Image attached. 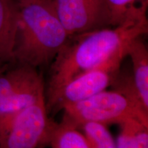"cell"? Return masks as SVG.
Masks as SVG:
<instances>
[{
	"label": "cell",
	"instance_id": "6da1fadb",
	"mask_svg": "<svg viewBox=\"0 0 148 148\" xmlns=\"http://www.w3.org/2000/svg\"><path fill=\"white\" fill-rule=\"evenodd\" d=\"M147 2L133 9L123 23L70 36L52 62L47 92L91 70L119 69L133 40L147 32Z\"/></svg>",
	"mask_w": 148,
	"mask_h": 148
},
{
	"label": "cell",
	"instance_id": "7a4b0ae2",
	"mask_svg": "<svg viewBox=\"0 0 148 148\" xmlns=\"http://www.w3.org/2000/svg\"><path fill=\"white\" fill-rule=\"evenodd\" d=\"M51 1L18 6L14 59L38 69L52 63L69 40Z\"/></svg>",
	"mask_w": 148,
	"mask_h": 148
},
{
	"label": "cell",
	"instance_id": "3957f363",
	"mask_svg": "<svg viewBox=\"0 0 148 148\" xmlns=\"http://www.w3.org/2000/svg\"><path fill=\"white\" fill-rule=\"evenodd\" d=\"M42 78L36 68L11 62L0 69V136L25 107L45 98Z\"/></svg>",
	"mask_w": 148,
	"mask_h": 148
},
{
	"label": "cell",
	"instance_id": "277c9868",
	"mask_svg": "<svg viewBox=\"0 0 148 148\" xmlns=\"http://www.w3.org/2000/svg\"><path fill=\"white\" fill-rule=\"evenodd\" d=\"M63 120L77 128L86 122L102 124L135 118L148 124V114L115 90H103L88 99L64 106Z\"/></svg>",
	"mask_w": 148,
	"mask_h": 148
},
{
	"label": "cell",
	"instance_id": "5b68a950",
	"mask_svg": "<svg viewBox=\"0 0 148 148\" xmlns=\"http://www.w3.org/2000/svg\"><path fill=\"white\" fill-rule=\"evenodd\" d=\"M45 97L25 107L15 116L0 148H38L49 143L53 122L48 119Z\"/></svg>",
	"mask_w": 148,
	"mask_h": 148
},
{
	"label": "cell",
	"instance_id": "8992f818",
	"mask_svg": "<svg viewBox=\"0 0 148 148\" xmlns=\"http://www.w3.org/2000/svg\"><path fill=\"white\" fill-rule=\"evenodd\" d=\"M69 36L110 26L105 0H51Z\"/></svg>",
	"mask_w": 148,
	"mask_h": 148
},
{
	"label": "cell",
	"instance_id": "52a82bcc",
	"mask_svg": "<svg viewBox=\"0 0 148 148\" xmlns=\"http://www.w3.org/2000/svg\"><path fill=\"white\" fill-rule=\"evenodd\" d=\"M118 70L100 68L85 72L47 92V108H63L67 105L88 99L105 90L111 84Z\"/></svg>",
	"mask_w": 148,
	"mask_h": 148
},
{
	"label": "cell",
	"instance_id": "ba28073f",
	"mask_svg": "<svg viewBox=\"0 0 148 148\" xmlns=\"http://www.w3.org/2000/svg\"><path fill=\"white\" fill-rule=\"evenodd\" d=\"M18 6L13 0H0V69L14 62Z\"/></svg>",
	"mask_w": 148,
	"mask_h": 148
},
{
	"label": "cell",
	"instance_id": "9c48e42d",
	"mask_svg": "<svg viewBox=\"0 0 148 148\" xmlns=\"http://www.w3.org/2000/svg\"><path fill=\"white\" fill-rule=\"evenodd\" d=\"M140 37L130 44L127 56L132 64V78L140 99L148 110V51Z\"/></svg>",
	"mask_w": 148,
	"mask_h": 148
},
{
	"label": "cell",
	"instance_id": "30bf717a",
	"mask_svg": "<svg viewBox=\"0 0 148 148\" xmlns=\"http://www.w3.org/2000/svg\"><path fill=\"white\" fill-rule=\"evenodd\" d=\"M71 123H53L49 138L52 148H91L88 138Z\"/></svg>",
	"mask_w": 148,
	"mask_h": 148
},
{
	"label": "cell",
	"instance_id": "8fae6325",
	"mask_svg": "<svg viewBox=\"0 0 148 148\" xmlns=\"http://www.w3.org/2000/svg\"><path fill=\"white\" fill-rule=\"evenodd\" d=\"M119 125L116 148H148V124L130 118Z\"/></svg>",
	"mask_w": 148,
	"mask_h": 148
},
{
	"label": "cell",
	"instance_id": "7c38bea8",
	"mask_svg": "<svg viewBox=\"0 0 148 148\" xmlns=\"http://www.w3.org/2000/svg\"><path fill=\"white\" fill-rule=\"evenodd\" d=\"M80 127L90 145L95 148H116V141L106 125L97 122H86Z\"/></svg>",
	"mask_w": 148,
	"mask_h": 148
},
{
	"label": "cell",
	"instance_id": "4fadbf2b",
	"mask_svg": "<svg viewBox=\"0 0 148 148\" xmlns=\"http://www.w3.org/2000/svg\"><path fill=\"white\" fill-rule=\"evenodd\" d=\"M110 17V26L119 25L125 21L133 9L147 0H105Z\"/></svg>",
	"mask_w": 148,
	"mask_h": 148
},
{
	"label": "cell",
	"instance_id": "5bb4252c",
	"mask_svg": "<svg viewBox=\"0 0 148 148\" xmlns=\"http://www.w3.org/2000/svg\"><path fill=\"white\" fill-rule=\"evenodd\" d=\"M13 1L18 6H20V5L25 4V3L32 2V1H51V0H13Z\"/></svg>",
	"mask_w": 148,
	"mask_h": 148
},
{
	"label": "cell",
	"instance_id": "9a60e30c",
	"mask_svg": "<svg viewBox=\"0 0 148 148\" xmlns=\"http://www.w3.org/2000/svg\"><path fill=\"white\" fill-rule=\"evenodd\" d=\"M90 146H91V145H90ZM91 148H95V147H92V146H91Z\"/></svg>",
	"mask_w": 148,
	"mask_h": 148
}]
</instances>
